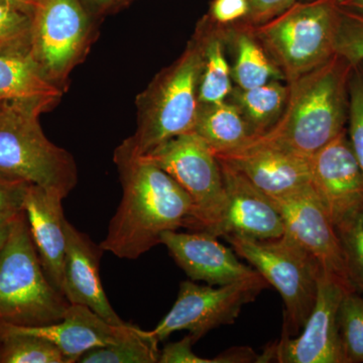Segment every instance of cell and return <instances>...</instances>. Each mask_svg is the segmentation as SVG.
<instances>
[{
    "label": "cell",
    "mask_w": 363,
    "mask_h": 363,
    "mask_svg": "<svg viewBox=\"0 0 363 363\" xmlns=\"http://www.w3.org/2000/svg\"><path fill=\"white\" fill-rule=\"evenodd\" d=\"M195 338L191 334L178 341L169 343L160 352V363H220L218 357L214 359H207L198 357L192 350Z\"/></svg>",
    "instance_id": "cell-34"
},
{
    "label": "cell",
    "mask_w": 363,
    "mask_h": 363,
    "mask_svg": "<svg viewBox=\"0 0 363 363\" xmlns=\"http://www.w3.org/2000/svg\"><path fill=\"white\" fill-rule=\"evenodd\" d=\"M70 303L52 286L20 211L0 252V322L44 326L63 319Z\"/></svg>",
    "instance_id": "cell-5"
},
{
    "label": "cell",
    "mask_w": 363,
    "mask_h": 363,
    "mask_svg": "<svg viewBox=\"0 0 363 363\" xmlns=\"http://www.w3.org/2000/svg\"><path fill=\"white\" fill-rule=\"evenodd\" d=\"M4 323L14 331L47 339L63 353L67 363L78 362L94 348L119 342L135 328L130 323H108L89 308L78 304L69 305L63 319L57 323L35 327Z\"/></svg>",
    "instance_id": "cell-17"
},
{
    "label": "cell",
    "mask_w": 363,
    "mask_h": 363,
    "mask_svg": "<svg viewBox=\"0 0 363 363\" xmlns=\"http://www.w3.org/2000/svg\"><path fill=\"white\" fill-rule=\"evenodd\" d=\"M335 54L342 57L352 67L363 63V16L340 7Z\"/></svg>",
    "instance_id": "cell-30"
},
{
    "label": "cell",
    "mask_w": 363,
    "mask_h": 363,
    "mask_svg": "<svg viewBox=\"0 0 363 363\" xmlns=\"http://www.w3.org/2000/svg\"><path fill=\"white\" fill-rule=\"evenodd\" d=\"M204 32L198 23L180 57L136 98L135 133L123 142L138 156L176 136L193 133L199 109L198 89L204 63Z\"/></svg>",
    "instance_id": "cell-3"
},
{
    "label": "cell",
    "mask_w": 363,
    "mask_h": 363,
    "mask_svg": "<svg viewBox=\"0 0 363 363\" xmlns=\"http://www.w3.org/2000/svg\"><path fill=\"white\" fill-rule=\"evenodd\" d=\"M63 200L57 193L30 184L23 201L33 245L48 279L60 292L67 245Z\"/></svg>",
    "instance_id": "cell-19"
},
{
    "label": "cell",
    "mask_w": 363,
    "mask_h": 363,
    "mask_svg": "<svg viewBox=\"0 0 363 363\" xmlns=\"http://www.w3.org/2000/svg\"><path fill=\"white\" fill-rule=\"evenodd\" d=\"M224 238L234 252L250 262L283 298L285 313L281 335H298L316 302L319 264L286 234L267 240L235 235Z\"/></svg>",
    "instance_id": "cell-7"
},
{
    "label": "cell",
    "mask_w": 363,
    "mask_h": 363,
    "mask_svg": "<svg viewBox=\"0 0 363 363\" xmlns=\"http://www.w3.org/2000/svg\"><path fill=\"white\" fill-rule=\"evenodd\" d=\"M66 255L61 292L70 304L86 306L112 325L125 324L107 298L99 274L101 247L66 220Z\"/></svg>",
    "instance_id": "cell-18"
},
{
    "label": "cell",
    "mask_w": 363,
    "mask_h": 363,
    "mask_svg": "<svg viewBox=\"0 0 363 363\" xmlns=\"http://www.w3.org/2000/svg\"><path fill=\"white\" fill-rule=\"evenodd\" d=\"M63 91L45 77L30 56L0 55V101L26 100L51 109L61 100Z\"/></svg>",
    "instance_id": "cell-20"
},
{
    "label": "cell",
    "mask_w": 363,
    "mask_h": 363,
    "mask_svg": "<svg viewBox=\"0 0 363 363\" xmlns=\"http://www.w3.org/2000/svg\"><path fill=\"white\" fill-rule=\"evenodd\" d=\"M0 363H67V360L47 339L14 331L0 322Z\"/></svg>",
    "instance_id": "cell-25"
},
{
    "label": "cell",
    "mask_w": 363,
    "mask_h": 363,
    "mask_svg": "<svg viewBox=\"0 0 363 363\" xmlns=\"http://www.w3.org/2000/svg\"><path fill=\"white\" fill-rule=\"evenodd\" d=\"M248 11V0H212L207 16L217 25L226 26L245 21Z\"/></svg>",
    "instance_id": "cell-33"
},
{
    "label": "cell",
    "mask_w": 363,
    "mask_h": 363,
    "mask_svg": "<svg viewBox=\"0 0 363 363\" xmlns=\"http://www.w3.org/2000/svg\"><path fill=\"white\" fill-rule=\"evenodd\" d=\"M123 199L99 247L119 259H136L161 243L162 234L192 228L194 205L164 169L125 143L114 150Z\"/></svg>",
    "instance_id": "cell-1"
},
{
    "label": "cell",
    "mask_w": 363,
    "mask_h": 363,
    "mask_svg": "<svg viewBox=\"0 0 363 363\" xmlns=\"http://www.w3.org/2000/svg\"><path fill=\"white\" fill-rule=\"evenodd\" d=\"M267 286L259 274L218 288L182 281L173 308L150 333L162 342L174 332L187 330L197 342L208 332L233 324L243 306L255 301Z\"/></svg>",
    "instance_id": "cell-10"
},
{
    "label": "cell",
    "mask_w": 363,
    "mask_h": 363,
    "mask_svg": "<svg viewBox=\"0 0 363 363\" xmlns=\"http://www.w3.org/2000/svg\"><path fill=\"white\" fill-rule=\"evenodd\" d=\"M45 105L0 101V173L57 193L65 199L78 182L70 152L52 143L40 126Z\"/></svg>",
    "instance_id": "cell-4"
},
{
    "label": "cell",
    "mask_w": 363,
    "mask_h": 363,
    "mask_svg": "<svg viewBox=\"0 0 363 363\" xmlns=\"http://www.w3.org/2000/svg\"><path fill=\"white\" fill-rule=\"evenodd\" d=\"M301 1H309V0H301Z\"/></svg>",
    "instance_id": "cell-40"
},
{
    "label": "cell",
    "mask_w": 363,
    "mask_h": 363,
    "mask_svg": "<svg viewBox=\"0 0 363 363\" xmlns=\"http://www.w3.org/2000/svg\"><path fill=\"white\" fill-rule=\"evenodd\" d=\"M272 199L283 216L286 235L311 255L324 272L355 290L348 277L337 231L312 184Z\"/></svg>",
    "instance_id": "cell-12"
},
{
    "label": "cell",
    "mask_w": 363,
    "mask_h": 363,
    "mask_svg": "<svg viewBox=\"0 0 363 363\" xmlns=\"http://www.w3.org/2000/svg\"><path fill=\"white\" fill-rule=\"evenodd\" d=\"M226 207L212 235L241 236L255 240H274L286 233L285 222L269 196L238 169L220 162Z\"/></svg>",
    "instance_id": "cell-14"
},
{
    "label": "cell",
    "mask_w": 363,
    "mask_h": 363,
    "mask_svg": "<svg viewBox=\"0 0 363 363\" xmlns=\"http://www.w3.org/2000/svg\"><path fill=\"white\" fill-rule=\"evenodd\" d=\"M340 6L337 0L298 1L250 30L286 83L335 55Z\"/></svg>",
    "instance_id": "cell-6"
},
{
    "label": "cell",
    "mask_w": 363,
    "mask_h": 363,
    "mask_svg": "<svg viewBox=\"0 0 363 363\" xmlns=\"http://www.w3.org/2000/svg\"><path fill=\"white\" fill-rule=\"evenodd\" d=\"M1 1L6 2V4L18 7V9L26 11V13L33 14V11H35V7L37 6L39 0H1Z\"/></svg>",
    "instance_id": "cell-38"
},
{
    "label": "cell",
    "mask_w": 363,
    "mask_h": 363,
    "mask_svg": "<svg viewBox=\"0 0 363 363\" xmlns=\"http://www.w3.org/2000/svg\"><path fill=\"white\" fill-rule=\"evenodd\" d=\"M159 341L150 331L135 326L130 335L112 345L86 352L81 363H156L159 362Z\"/></svg>",
    "instance_id": "cell-26"
},
{
    "label": "cell",
    "mask_w": 363,
    "mask_h": 363,
    "mask_svg": "<svg viewBox=\"0 0 363 363\" xmlns=\"http://www.w3.org/2000/svg\"><path fill=\"white\" fill-rule=\"evenodd\" d=\"M93 16H104L128 6L130 0H82Z\"/></svg>",
    "instance_id": "cell-36"
},
{
    "label": "cell",
    "mask_w": 363,
    "mask_h": 363,
    "mask_svg": "<svg viewBox=\"0 0 363 363\" xmlns=\"http://www.w3.org/2000/svg\"><path fill=\"white\" fill-rule=\"evenodd\" d=\"M161 243L192 281L223 286L259 274L240 262L233 250L224 247L217 238L204 231H166L162 234Z\"/></svg>",
    "instance_id": "cell-16"
},
{
    "label": "cell",
    "mask_w": 363,
    "mask_h": 363,
    "mask_svg": "<svg viewBox=\"0 0 363 363\" xmlns=\"http://www.w3.org/2000/svg\"><path fill=\"white\" fill-rule=\"evenodd\" d=\"M311 184L337 226L363 209V171L347 130L310 159Z\"/></svg>",
    "instance_id": "cell-13"
},
{
    "label": "cell",
    "mask_w": 363,
    "mask_h": 363,
    "mask_svg": "<svg viewBox=\"0 0 363 363\" xmlns=\"http://www.w3.org/2000/svg\"><path fill=\"white\" fill-rule=\"evenodd\" d=\"M335 228L351 284L363 293V209Z\"/></svg>",
    "instance_id": "cell-29"
},
{
    "label": "cell",
    "mask_w": 363,
    "mask_h": 363,
    "mask_svg": "<svg viewBox=\"0 0 363 363\" xmlns=\"http://www.w3.org/2000/svg\"><path fill=\"white\" fill-rule=\"evenodd\" d=\"M181 186L194 205L192 230L213 234L226 207L220 162L194 133L171 138L143 155Z\"/></svg>",
    "instance_id": "cell-8"
},
{
    "label": "cell",
    "mask_w": 363,
    "mask_h": 363,
    "mask_svg": "<svg viewBox=\"0 0 363 363\" xmlns=\"http://www.w3.org/2000/svg\"><path fill=\"white\" fill-rule=\"evenodd\" d=\"M216 157L271 198L281 197L311 183L310 159L255 138L240 149Z\"/></svg>",
    "instance_id": "cell-15"
},
{
    "label": "cell",
    "mask_w": 363,
    "mask_h": 363,
    "mask_svg": "<svg viewBox=\"0 0 363 363\" xmlns=\"http://www.w3.org/2000/svg\"><path fill=\"white\" fill-rule=\"evenodd\" d=\"M352 290L321 269L316 302L298 337L281 335L267 346L257 362L346 363L338 327V311L346 293Z\"/></svg>",
    "instance_id": "cell-11"
},
{
    "label": "cell",
    "mask_w": 363,
    "mask_h": 363,
    "mask_svg": "<svg viewBox=\"0 0 363 363\" xmlns=\"http://www.w3.org/2000/svg\"><path fill=\"white\" fill-rule=\"evenodd\" d=\"M353 68L335 54L314 70L286 83L288 100L278 123L253 138L311 159L347 128Z\"/></svg>",
    "instance_id": "cell-2"
},
{
    "label": "cell",
    "mask_w": 363,
    "mask_h": 363,
    "mask_svg": "<svg viewBox=\"0 0 363 363\" xmlns=\"http://www.w3.org/2000/svg\"><path fill=\"white\" fill-rule=\"evenodd\" d=\"M33 14L0 0V55L30 56Z\"/></svg>",
    "instance_id": "cell-28"
},
{
    "label": "cell",
    "mask_w": 363,
    "mask_h": 363,
    "mask_svg": "<svg viewBox=\"0 0 363 363\" xmlns=\"http://www.w3.org/2000/svg\"><path fill=\"white\" fill-rule=\"evenodd\" d=\"M93 16L82 0H39L35 7L30 58L60 87L88 51Z\"/></svg>",
    "instance_id": "cell-9"
},
{
    "label": "cell",
    "mask_w": 363,
    "mask_h": 363,
    "mask_svg": "<svg viewBox=\"0 0 363 363\" xmlns=\"http://www.w3.org/2000/svg\"><path fill=\"white\" fill-rule=\"evenodd\" d=\"M18 212L0 214V252H1L4 245H6L9 234L11 233V225H13L14 218H16V214Z\"/></svg>",
    "instance_id": "cell-37"
},
{
    "label": "cell",
    "mask_w": 363,
    "mask_h": 363,
    "mask_svg": "<svg viewBox=\"0 0 363 363\" xmlns=\"http://www.w3.org/2000/svg\"><path fill=\"white\" fill-rule=\"evenodd\" d=\"M288 95V84L274 80L252 89L233 88L227 100L238 107L255 138L264 135L278 123Z\"/></svg>",
    "instance_id": "cell-24"
},
{
    "label": "cell",
    "mask_w": 363,
    "mask_h": 363,
    "mask_svg": "<svg viewBox=\"0 0 363 363\" xmlns=\"http://www.w3.org/2000/svg\"><path fill=\"white\" fill-rule=\"evenodd\" d=\"M347 135L363 171V65L354 67L350 80Z\"/></svg>",
    "instance_id": "cell-31"
},
{
    "label": "cell",
    "mask_w": 363,
    "mask_h": 363,
    "mask_svg": "<svg viewBox=\"0 0 363 363\" xmlns=\"http://www.w3.org/2000/svg\"><path fill=\"white\" fill-rule=\"evenodd\" d=\"M230 40L235 43V62L231 68L233 81L240 89H252L274 80H281L283 74L272 61L250 26L245 23L227 26Z\"/></svg>",
    "instance_id": "cell-23"
},
{
    "label": "cell",
    "mask_w": 363,
    "mask_h": 363,
    "mask_svg": "<svg viewBox=\"0 0 363 363\" xmlns=\"http://www.w3.org/2000/svg\"><path fill=\"white\" fill-rule=\"evenodd\" d=\"M30 184L0 173V214L23 210L26 190Z\"/></svg>",
    "instance_id": "cell-32"
},
{
    "label": "cell",
    "mask_w": 363,
    "mask_h": 363,
    "mask_svg": "<svg viewBox=\"0 0 363 363\" xmlns=\"http://www.w3.org/2000/svg\"><path fill=\"white\" fill-rule=\"evenodd\" d=\"M338 327L346 363H363V293L350 291L338 311Z\"/></svg>",
    "instance_id": "cell-27"
},
{
    "label": "cell",
    "mask_w": 363,
    "mask_h": 363,
    "mask_svg": "<svg viewBox=\"0 0 363 363\" xmlns=\"http://www.w3.org/2000/svg\"><path fill=\"white\" fill-rule=\"evenodd\" d=\"M193 133L214 150L225 154L245 147L253 138L252 130L233 102L199 105Z\"/></svg>",
    "instance_id": "cell-21"
},
{
    "label": "cell",
    "mask_w": 363,
    "mask_h": 363,
    "mask_svg": "<svg viewBox=\"0 0 363 363\" xmlns=\"http://www.w3.org/2000/svg\"><path fill=\"white\" fill-rule=\"evenodd\" d=\"M337 1L341 9L363 16V0H337Z\"/></svg>",
    "instance_id": "cell-39"
},
{
    "label": "cell",
    "mask_w": 363,
    "mask_h": 363,
    "mask_svg": "<svg viewBox=\"0 0 363 363\" xmlns=\"http://www.w3.org/2000/svg\"><path fill=\"white\" fill-rule=\"evenodd\" d=\"M298 0H248L250 11L242 21L245 25L255 26L272 20L285 11Z\"/></svg>",
    "instance_id": "cell-35"
},
{
    "label": "cell",
    "mask_w": 363,
    "mask_h": 363,
    "mask_svg": "<svg viewBox=\"0 0 363 363\" xmlns=\"http://www.w3.org/2000/svg\"><path fill=\"white\" fill-rule=\"evenodd\" d=\"M199 25L204 32V63L198 89L201 104L226 101L233 92L231 68L226 59L227 26L215 23L205 16Z\"/></svg>",
    "instance_id": "cell-22"
}]
</instances>
